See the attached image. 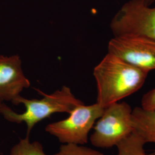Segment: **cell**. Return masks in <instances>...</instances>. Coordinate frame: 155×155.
<instances>
[{
  "label": "cell",
  "mask_w": 155,
  "mask_h": 155,
  "mask_svg": "<svg viewBox=\"0 0 155 155\" xmlns=\"http://www.w3.org/2000/svg\"><path fill=\"white\" fill-rule=\"evenodd\" d=\"M149 72L108 52L94 68L97 102L105 107L137 91Z\"/></svg>",
  "instance_id": "6da1fadb"
},
{
  "label": "cell",
  "mask_w": 155,
  "mask_h": 155,
  "mask_svg": "<svg viewBox=\"0 0 155 155\" xmlns=\"http://www.w3.org/2000/svg\"><path fill=\"white\" fill-rule=\"evenodd\" d=\"M40 100H29L20 95L13 101L14 105L23 104L25 111L17 113L5 103L0 105V114L9 122L21 124L24 122L27 127V134H29L33 127L39 122L56 113H70L75 107L83 103L72 94L70 89L63 86L51 94H45Z\"/></svg>",
  "instance_id": "7a4b0ae2"
},
{
  "label": "cell",
  "mask_w": 155,
  "mask_h": 155,
  "mask_svg": "<svg viewBox=\"0 0 155 155\" xmlns=\"http://www.w3.org/2000/svg\"><path fill=\"white\" fill-rule=\"evenodd\" d=\"M131 106L125 102H116L105 107L94 125L90 137L91 144L101 148L114 147L134 132Z\"/></svg>",
  "instance_id": "3957f363"
},
{
  "label": "cell",
  "mask_w": 155,
  "mask_h": 155,
  "mask_svg": "<svg viewBox=\"0 0 155 155\" xmlns=\"http://www.w3.org/2000/svg\"><path fill=\"white\" fill-rule=\"evenodd\" d=\"M104 109L97 102L91 105L83 104L75 107L66 119L47 125L45 131L62 144L84 145L88 142L90 131Z\"/></svg>",
  "instance_id": "277c9868"
},
{
  "label": "cell",
  "mask_w": 155,
  "mask_h": 155,
  "mask_svg": "<svg viewBox=\"0 0 155 155\" xmlns=\"http://www.w3.org/2000/svg\"><path fill=\"white\" fill-rule=\"evenodd\" d=\"M114 36L141 35L155 40V7L142 0H129L122 5L111 21Z\"/></svg>",
  "instance_id": "5b68a950"
},
{
  "label": "cell",
  "mask_w": 155,
  "mask_h": 155,
  "mask_svg": "<svg viewBox=\"0 0 155 155\" xmlns=\"http://www.w3.org/2000/svg\"><path fill=\"white\" fill-rule=\"evenodd\" d=\"M108 52L147 72L155 70V40L137 35L114 36Z\"/></svg>",
  "instance_id": "8992f818"
},
{
  "label": "cell",
  "mask_w": 155,
  "mask_h": 155,
  "mask_svg": "<svg viewBox=\"0 0 155 155\" xmlns=\"http://www.w3.org/2000/svg\"><path fill=\"white\" fill-rule=\"evenodd\" d=\"M30 82L22 72L21 61L18 55L0 56V105L13 102Z\"/></svg>",
  "instance_id": "52a82bcc"
},
{
  "label": "cell",
  "mask_w": 155,
  "mask_h": 155,
  "mask_svg": "<svg viewBox=\"0 0 155 155\" xmlns=\"http://www.w3.org/2000/svg\"><path fill=\"white\" fill-rule=\"evenodd\" d=\"M134 131L139 134L146 143H155V111L136 107L132 111ZM155 155V151L151 154Z\"/></svg>",
  "instance_id": "ba28073f"
},
{
  "label": "cell",
  "mask_w": 155,
  "mask_h": 155,
  "mask_svg": "<svg viewBox=\"0 0 155 155\" xmlns=\"http://www.w3.org/2000/svg\"><path fill=\"white\" fill-rule=\"evenodd\" d=\"M145 144L143 138L137 132H133L117 145V155H147L144 150Z\"/></svg>",
  "instance_id": "9c48e42d"
},
{
  "label": "cell",
  "mask_w": 155,
  "mask_h": 155,
  "mask_svg": "<svg viewBox=\"0 0 155 155\" xmlns=\"http://www.w3.org/2000/svg\"><path fill=\"white\" fill-rule=\"evenodd\" d=\"M9 155H47L43 145L38 141H31L27 136L20 139L10 151Z\"/></svg>",
  "instance_id": "30bf717a"
},
{
  "label": "cell",
  "mask_w": 155,
  "mask_h": 155,
  "mask_svg": "<svg viewBox=\"0 0 155 155\" xmlns=\"http://www.w3.org/2000/svg\"><path fill=\"white\" fill-rule=\"evenodd\" d=\"M52 155H104L83 145L63 144L58 152Z\"/></svg>",
  "instance_id": "8fae6325"
},
{
  "label": "cell",
  "mask_w": 155,
  "mask_h": 155,
  "mask_svg": "<svg viewBox=\"0 0 155 155\" xmlns=\"http://www.w3.org/2000/svg\"><path fill=\"white\" fill-rule=\"evenodd\" d=\"M141 107L147 110L155 111V89L144 94L141 101Z\"/></svg>",
  "instance_id": "7c38bea8"
},
{
  "label": "cell",
  "mask_w": 155,
  "mask_h": 155,
  "mask_svg": "<svg viewBox=\"0 0 155 155\" xmlns=\"http://www.w3.org/2000/svg\"><path fill=\"white\" fill-rule=\"evenodd\" d=\"M142 1L146 5L148 6L152 5L155 1V0H142Z\"/></svg>",
  "instance_id": "4fadbf2b"
},
{
  "label": "cell",
  "mask_w": 155,
  "mask_h": 155,
  "mask_svg": "<svg viewBox=\"0 0 155 155\" xmlns=\"http://www.w3.org/2000/svg\"><path fill=\"white\" fill-rule=\"evenodd\" d=\"M0 155H2V153L1 152H0Z\"/></svg>",
  "instance_id": "5bb4252c"
}]
</instances>
